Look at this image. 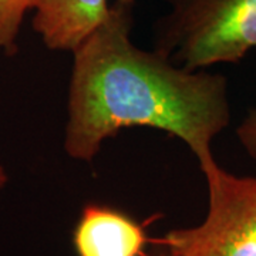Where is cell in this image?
I'll return each instance as SVG.
<instances>
[{"mask_svg":"<svg viewBox=\"0 0 256 256\" xmlns=\"http://www.w3.org/2000/svg\"><path fill=\"white\" fill-rule=\"evenodd\" d=\"M152 244L146 224H140L122 210L87 204L73 230L77 256H146Z\"/></svg>","mask_w":256,"mask_h":256,"instance_id":"cell-4","label":"cell"},{"mask_svg":"<svg viewBox=\"0 0 256 256\" xmlns=\"http://www.w3.org/2000/svg\"><path fill=\"white\" fill-rule=\"evenodd\" d=\"M152 44L190 70L239 63L256 48V0H164Z\"/></svg>","mask_w":256,"mask_h":256,"instance_id":"cell-2","label":"cell"},{"mask_svg":"<svg viewBox=\"0 0 256 256\" xmlns=\"http://www.w3.org/2000/svg\"><path fill=\"white\" fill-rule=\"evenodd\" d=\"M152 245H156V248H154L146 256H176L174 252L170 250L168 248L162 246V245H156V244H152Z\"/></svg>","mask_w":256,"mask_h":256,"instance_id":"cell-8","label":"cell"},{"mask_svg":"<svg viewBox=\"0 0 256 256\" xmlns=\"http://www.w3.org/2000/svg\"><path fill=\"white\" fill-rule=\"evenodd\" d=\"M9 182V175H8V171L4 168V165L2 164V160H0V191L8 185Z\"/></svg>","mask_w":256,"mask_h":256,"instance_id":"cell-9","label":"cell"},{"mask_svg":"<svg viewBox=\"0 0 256 256\" xmlns=\"http://www.w3.org/2000/svg\"><path fill=\"white\" fill-rule=\"evenodd\" d=\"M198 164L208 190L205 220L171 229L152 244L176 256H256V175L226 171L214 156Z\"/></svg>","mask_w":256,"mask_h":256,"instance_id":"cell-3","label":"cell"},{"mask_svg":"<svg viewBox=\"0 0 256 256\" xmlns=\"http://www.w3.org/2000/svg\"><path fill=\"white\" fill-rule=\"evenodd\" d=\"M235 134L245 152L256 161V107L246 111L245 117L235 130Z\"/></svg>","mask_w":256,"mask_h":256,"instance_id":"cell-7","label":"cell"},{"mask_svg":"<svg viewBox=\"0 0 256 256\" xmlns=\"http://www.w3.org/2000/svg\"><path fill=\"white\" fill-rule=\"evenodd\" d=\"M136 4L112 0L106 18L72 52L64 152L92 162L121 130L146 127L178 138L201 162L230 124L228 78L134 44Z\"/></svg>","mask_w":256,"mask_h":256,"instance_id":"cell-1","label":"cell"},{"mask_svg":"<svg viewBox=\"0 0 256 256\" xmlns=\"http://www.w3.org/2000/svg\"><path fill=\"white\" fill-rule=\"evenodd\" d=\"M36 0H0V52L6 56L18 52V38L24 18Z\"/></svg>","mask_w":256,"mask_h":256,"instance_id":"cell-6","label":"cell"},{"mask_svg":"<svg viewBox=\"0 0 256 256\" xmlns=\"http://www.w3.org/2000/svg\"><path fill=\"white\" fill-rule=\"evenodd\" d=\"M108 9V0H36L32 24L48 50L72 53Z\"/></svg>","mask_w":256,"mask_h":256,"instance_id":"cell-5","label":"cell"}]
</instances>
